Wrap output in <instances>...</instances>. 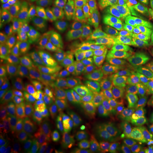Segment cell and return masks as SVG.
I'll return each instance as SVG.
<instances>
[{
	"label": "cell",
	"mask_w": 153,
	"mask_h": 153,
	"mask_svg": "<svg viewBox=\"0 0 153 153\" xmlns=\"http://www.w3.org/2000/svg\"><path fill=\"white\" fill-rule=\"evenodd\" d=\"M26 1H27V2H43V0H26Z\"/></svg>",
	"instance_id": "obj_26"
},
{
	"label": "cell",
	"mask_w": 153,
	"mask_h": 153,
	"mask_svg": "<svg viewBox=\"0 0 153 153\" xmlns=\"http://www.w3.org/2000/svg\"><path fill=\"white\" fill-rule=\"evenodd\" d=\"M85 44L88 54L90 56L108 49L110 44L111 46L107 22L102 15L94 16L88 22L85 33Z\"/></svg>",
	"instance_id": "obj_13"
},
{
	"label": "cell",
	"mask_w": 153,
	"mask_h": 153,
	"mask_svg": "<svg viewBox=\"0 0 153 153\" xmlns=\"http://www.w3.org/2000/svg\"><path fill=\"white\" fill-rule=\"evenodd\" d=\"M24 114V110L15 100L2 95L0 98L1 132L17 131Z\"/></svg>",
	"instance_id": "obj_16"
},
{
	"label": "cell",
	"mask_w": 153,
	"mask_h": 153,
	"mask_svg": "<svg viewBox=\"0 0 153 153\" xmlns=\"http://www.w3.org/2000/svg\"><path fill=\"white\" fill-rule=\"evenodd\" d=\"M1 80L5 82L11 72L22 71L38 56L27 32L6 27L1 33Z\"/></svg>",
	"instance_id": "obj_4"
},
{
	"label": "cell",
	"mask_w": 153,
	"mask_h": 153,
	"mask_svg": "<svg viewBox=\"0 0 153 153\" xmlns=\"http://www.w3.org/2000/svg\"><path fill=\"white\" fill-rule=\"evenodd\" d=\"M17 131L1 132L0 134V153H33Z\"/></svg>",
	"instance_id": "obj_17"
},
{
	"label": "cell",
	"mask_w": 153,
	"mask_h": 153,
	"mask_svg": "<svg viewBox=\"0 0 153 153\" xmlns=\"http://www.w3.org/2000/svg\"><path fill=\"white\" fill-rule=\"evenodd\" d=\"M49 112L47 108L36 105L24 111L17 132L29 147H35L48 131Z\"/></svg>",
	"instance_id": "obj_9"
},
{
	"label": "cell",
	"mask_w": 153,
	"mask_h": 153,
	"mask_svg": "<svg viewBox=\"0 0 153 153\" xmlns=\"http://www.w3.org/2000/svg\"><path fill=\"white\" fill-rule=\"evenodd\" d=\"M51 97L53 101L51 110L53 123L73 124L82 122L83 109L81 100L59 91H55Z\"/></svg>",
	"instance_id": "obj_10"
},
{
	"label": "cell",
	"mask_w": 153,
	"mask_h": 153,
	"mask_svg": "<svg viewBox=\"0 0 153 153\" xmlns=\"http://www.w3.org/2000/svg\"><path fill=\"white\" fill-rule=\"evenodd\" d=\"M49 4H46L44 2H27L26 1L24 5L22 6L23 9H25L29 14H31L33 16H36L43 13L49 6Z\"/></svg>",
	"instance_id": "obj_22"
},
{
	"label": "cell",
	"mask_w": 153,
	"mask_h": 153,
	"mask_svg": "<svg viewBox=\"0 0 153 153\" xmlns=\"http://www.w3.org/2000/svg\"><path fill=\"white\" fill-rule=\"evenodd\" d=\"M86 27L82 7L76 4L67 6L49 52L71 69L85 67L91 57L85 44Z\"/></svg>",
	"instance_id": "obj_1"
},
{
	"label": "cell",
	"mask_w": 153,
	"mask_h": 153,
	"mask_svg": "<svg viewBox=\"0 0 153 153\" xmlns=\"http://www.w3.org/2000/svg\"><path fill=\"white\" fill-rule=\"evenodd\" d=\"M65 9L58 2H52L40 15L33 17L28 29L30 37L37 53L49 52L59 33Z\"/></svg>",
	"instance_id": "obj_6"
},
{
	"label": "cell",
	"mask_w": 153,
	"mask_h": 153,
	"mask_svg": "<svg viewBox=\"0 0 153 153\" xmlns=\"http://www.w3.org/2000/svg\"><path fill=\"white\" fill-rule=\"evenodd\" d=\"M96 153H107L106 152H98Z\"/></svg>",
	"instance_id": "obj_27"
},
{
	"label": "cell",
	"mask_w": 153,
	"mask_h": 153,
	"mask_svg": "<svg viewBox=\"0 0 153 153\" xmlns=\"http://www.w3.org/2000/svg\"><path fill=\"white\" fill-rule=\"evenodd\" d=\"M89 129L83 122L60 124L58 132L60 153H84L90 140Z\"/></svg>",
	"instance_id": "obj_11"
},
{
	"label": "cell",
	"mask_w": 153,
	"mask_h": 153,
	"mask_svg": "<svg viewBox=\"0 0 153 153\" xmlns=\"http://www.w3.org/2000/svg\"><path fill=\"white\" fill-rule=\"evenodd\" d=\"M148 122L153 126V105L152 106V109L150 111V113H149V116H148Z\"/></svg>",
	"instance_id": "obj_25"
},
{
	"label": "cell",
	"mask_w": 153,
	"mask_h": 153,
	"mask_svg": "<svg viewBox=\"0 0 153 153\" xmlns=\"http://www.w3.org/2000/svg\"><path fill=\"white\" fill-rule=\"evenodd\" d=\"M15 100L25 111L38 105L41 100L37 75L33 72H25L17 77L13 86Z\"/></svg>",
	"instance_id": "obj_14"
},
{
	"label": "cell",
	"mask_w": 153,
	"mask_h": 153,
	"mask_svg": "<svg viewBox=\"0 0 153 153\" xmlns=\"http://www.w3.org/2000/svg\"><path fill=\"white\" fill-rule=\"evenodd\" d=\"M91 77H88L83 68L71 69L64 81L55 91L68 94L82 100L90 89Z\"/></svg>",
	"instance_id": "obj_15"
},
{
	"label": "cell",
	"mask_w": 153,
	"mask_h": 153,
	"mask_svg": "<svg viewBox=\"0 0 153 153\" xmlns=\"http://www.w3.org/2000/svg\"><path fill=\"white\" fill-rule=\"evenodd\" d=\"M26 0H2L4 8L9 10H17L24 5Z\"/></svg>",
	"instance_id": "obj_23"
},
{
	"label": "cell",
	"mask_w": 153,
	"mask_h": 153,
	"mask_svg": "<svg viewBox=\"0 0 153 153\" xmlns=\"http://www.w3.org/2000/svg\"><path fill=\"white\" fill-rule=\"evenodd\" d=\"M114 0H89L90 4L94 6H100L103 5L105 4H109Z\"/></svg>",
	"instance_id": "obj_24"
},
{
	"label": "cell",
	"mask_w": 153,
	"mask_h": 153,
	"mask_svg": "<svg viewBox=\"0 0 153 153\" xmlns=\"http://www.w3.org/2000/svg\"><path fill=\"white\" fill-rule=\"evenodd\" d=\"M139 47L146 61L153 65V29L147 24L142 23L135 28Z\"/></svg>",
	"instance_id": "obj_18"
},
{
	"label": "cell",
	"mask_w": 153,
	"mask_h": 153,
	"mask_svg": "<svg viewBox=\"0 0 153 153\" xmlns=\"http://www.w3.org/2000/svg\"><path fill=\"white\" fill-rule=\"evenodd\" d=\"M107 27L112 49L129 55L139 61H146L138 44L135 28L130 22L111 18L107 22Z\"/></svg>",
	"instance_id": "obj_8"
},
{
	"label": "cell",
	"mask_w": 153,
	"mask_h": 153,
	"mask_svg": "<svg viewBox=\"0 0 153 153\" xmlns=\"http://www.w3.org/2000/svg\"><path fill=\"white\" fill-rule=\"evenodd\" d=\"M60 123H52L42 140L33 148V153H60L58 132Z\"/></svg>",
	"instance_id": "obj_19"
},
{
	"label": "cell",
	"mask_w": 153,
	"mask_h": 153,
	"mask_svg": "<svg viewBox=\"0 0 153 153\" xmlns=\"http://www.w3.org/2000/svg\"><path fill=\"white\" fill-rule=\"evenodd\" d=\"M135 146L146 152L153 153V126L148 120L137 136Z\"/></svg>",
	"instance_id": "obj_21"
},
{
	"label": "cell",
	"mask_w": 153,
	"mask_h": 153,
	"mask_svg": "<svg viewBox=\"0 0 153 153\" xmlns=\"http://www.w3.org/2000/svg\"><path fill=\"white\" fill-rule=\"evenodd\" d=\"M112 18L134 22L153 16V0H114L108 4Z\"/></svg>",
	"instance_id": "obj_12"
},
{
	"label": "cell",
	"mask_w": 153,
	"mask_h": 153,
	"mask_svg": "<svg viewBox=\"0 0 153 153\" xmlns=\"http://www.w3.org/2000/svg\"><path fill=\"white\" fill-rule=\"evenodd\" d=\"M33 17L23 8L8 11L4 16L6 27L17 29L27 33Z\"/></svg>",
	"instance_id": "obj_20"
},
{
	"label": "cell",
	"mask_w": 153,
	"mask_h": 153,
	"mask_svg": "<svg viewBox=\"0 0 153 153\" xmlns=\"http://www.w3.org/2000/svg\"><path fill=\"white\" fill-rule=\"evenodd\" d=\"M83 123L90 131H99L115 124L123 111L120 99L91 77V86L81 100Z\"/></svg>",
	"instance_id": "obj_3"
},
{
	"label": "cell",
	"mask_w": 153,
	"mask_h": 153,
	"mask_svg": "<svg viewBox=\"0 0 153 153\" xmlns=\"http://www.w3.org/2000/svg\"><path fill=\"white\" fill-rule=\"evenodd\" d=\"M153 105V91L131 100L123 110L113 130L114 143L126 150L135 146V140L147 122Z\"/></svg>",
	"instance_id": "obj_5"
},
{
	"label": "cell",
	"mask_w": 153,
	"mask_h": 153,
	"mask_svg": "<svg viewBox=\"0 0 153 153\" xmlns=\"http://www.w3.org/2000/svg\"><path fill=\"white\" fill-rule=\"evenodd\" d=\"M37 80L41 100L52 96L64 81L71 68L50 52L38 54L36 58Z\"/></svg>",
	"instance_id": "obj_7"
},
{
	"label": "cell",
	"mask_w": 153,
	"mask_h": 153,
	"mask_svg": "<svg viewBox=\"0 0 153 153\" xmlns=\"http://www.w3.org/2000/svg\"><path fill=\"white\" fill-rule=\"evenodd\" d=\"M95 66L111 87L124 96H130L141 81L140 61L114 49H105L94 55Z\"/></svg>",
	"instance_id": "obj_2"
}]
</instances>
